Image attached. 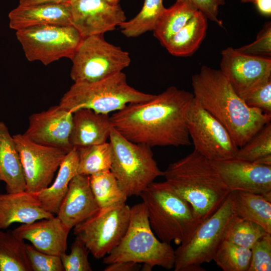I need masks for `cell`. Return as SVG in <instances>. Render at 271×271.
I'll return each mask as SVG.
<instances>
[{"instance_id": "obj_34", "label": "cell", "mask_w": 271, "mask_h": 271, "mask_svg": "<svg viewBox=\"0 0 271 271\" xmlns=\"http://www.w3.org/2000/svg\"><path fill=\"white\" fill-rule=\"evenodd\" d=\"M271 156V123L265 124L243 146L239 148L235 158L256 163Z\"/></svg>"}, {"instance_id": "obj_36", "label": "cell", "mask_w": 271, "mask_h": 271, "mask_svg": "<svg viewBox=\"0 0 271 271\" xmlns=\"http://www.w3.org/2000/svg\"><path fill=\"white\" fill-rule=\"evenodd\" d=\"M251 249V259L248 271L271 270V233L259 238Z\"/></svg>"}, {"instance_id": "obj_43", "label": "cell", "mask_w": 271, "mask_h": 271, "mask_svg": "<svg viewBox=\"0 0 271 271\" xmlns=\"http://www.w3.org/2000/svg\"><path fill=\"white\" fill-rule=\"evenodd\" d=\"M70 0H19V5L31 6L43 4L62 3Z\"/></svg>"}, {"instance_id": "obj_7", "label": "cell", "mask_w": 271, "mask_h": 271, "mask_svg": "<svg viewBox=\"0 0 271 271\" xmlns=\"http://www.w3.org/2000/svg\"><path fill=\"white\" fill-rule=\"evenodd\" d=\"M109 139L113 153L110 170L127 197L139 196L156 178L163 176L151 147L128 141L113 127Z\"/></svg>"}, {"instance_id": "obj_13", "label": "cell", "mask_w": 271, "mask_h": 271, "mask_svg": "<svg viewBox=\"0 0 271 271\" xmlns=\"http://www.w3.org/2000/svg\"><path fill=\"white\" fill-rule=\"evenodd\" d=\"M13 137L22 164L26 191L38 193L48 187L70 151L37 144L24 134Z\"/></svg>"}, {"instance_id": "obj_30", "label": "cell", "mask_w": 271, "mask_h": 271, "mask_svg": "<svg viewBox=\"0 0 271 271\" xmlns=\"http://www.w3.org/2000/svg\"><path fill=\"white\" fill-rule=\"evenodd\" d=\"M165 9L163 0H145L142 9L134 17L119 25L121 33L126 37L133 38L153 31Z\"/></svg>"}, {"instance_id": "obj_42", "label": "cell", "mask_w": 271, "mask_h": 271, "mask_svg": "<svg viewBox=\"0 0 271 271\" xmlns=\"http://www.w3.org/2000/svg\"><path fill=\"white\" fill-rule=\"evenodd\" d=\"M254 4L258 11L264 15L271 14V0H255Z\"/></svg>"}, {"instance_id": "obj_4", "label": "cell", "mask_w": 271, "mask_h": 271, "mask_svg": "<svg viewBox=\"0 0 271 271\" xmlns=\"http://www.w3.org/2000/svg\"><path fill=\"white\" fill-rule=\"evenodd\" d=\"M139 196L146 205L151 227L161 241L183 244L202 222L191 204L165 181L153 182Z\"/></svg>"}, {"instance_id": "obj_8", "label": "cell", "mask_w": 271, "mask_h": 271, "mask_svg": "<svg viewBox=\"0 0 271 271\" xmlns=\"http://www.w3.org/2000/svg\"><path fill=\"white\" fill-rule=\"evenodd\" d=\"M230 193L217 211L197 226L190 238L175 250V271H205L201 265L213 260L233 214Z\"/></svg>"}, {"instance_id": "obj_12", "label": "cell", "mask_w": 271, "mask_h": 271, "mask_svg": "<svg viewBox=\"0 0 271 271\" xmlns=\"http://www.w3.org/2000/svg\"><path fill=\"white\" fill-rule=\"evenodd\" d=\"M194 150L210 161L235 158L239 148L223 125L194 98L186 113Z\"/></svg>"}, {"instance_id": "obj_23", "label": "cell", "mask_w": 271, "mask_h": 271, "mask_svg": "<svg viewBox=\"0 0 271 271\" xmlns=\"http://www.w3.org/2000/svg\"><path fill=\"white\" fill-rule=\"evenodd\" d=\"M0 180L6 184L7 193L26 190L20 155L7 125L0 121Z\"/></svg>"}, {"instance_id": "obj_15", "label": "cell", "mask_w": 271, "mask_h": 271, "mask_svg": "<svg viewBox=\"0 0 271 271\" xmlns=\"http://www.w3.org/2000/svg\"><path fill=\"white\" fill-rule=\"evenodd\" d=\"M70 4L71 25L82 38L103 35L126 20L119 4L106 0H74Z\"/></svg>"}, {"instance_id": "obj_29", "label": "cell", "mask_w": 271, "mask_h": 271, "mask_svg": "<svg viewBox=\"0 0 271 271\" xmlns=\"http://www.w3.org/2000/svg\"><path fill=\"white\" fill-rule=\"evenodd\" d=\"M78 174L90 176L110 170L112 161V148L109 142L77 148Z\"/></svg>"}, {"instance_id": "obj_41", "label": "cell", "mask_w": 271, "mask_h": 271, "mask_svg": "<svg viewBox=\"0 0 271 271\" xmlns=\"http://www.w3.org/2000/svg\"><path fill=\"white\" fill-rule=\"evenodd\" d=\"M139 263L132 261H118L111 263L105 267L104 271H133L139 269Z\"/></svg>"}, {"instance_id": "obj_25", "label": "cell", "mask_w": 271, "mask_h": 271, "mask_svg": "<svg viewBox=\"0 0 271 271\" xmlns=\"http://www.w3.org/2000/svg\"><path fill=\"white\" fill-rule=\"evenodd\" d=\"M230 194L234 215L258 224L271 233V199L240 190L231 191Z\"/></svg>"}, {"instance_id": "obj_22", "label": "cell", "mask_w": 271, "mask_h": 271, "mask_svg": "<svg viewBox=\"0 0 271 271\" xmlns=\"http://www.w3.org/2000/svg\"><path fill=\"white\" fill-rule=\"evenodd\" d=\"M112 128L108 114L88 108L78 109L73 113L70 143L76 148L104 143Z\"/></svg>"}, {"instance_id": "obj_6", "label": "cell", "mask_w": 271, "mask_h": 271, "mask_svg": "<svg viewBox=\"0 0 271 271\" xmlns=\"http://www.w3.org/2000/svg\"><path fill=\"white\" fill-rule=\"evenodd\" d=\"M155 95L129 85L125 74L120 72L95 81L74 82L61 98L59 105L72 113L88 108L108 114L129 103L149 100Z\"/></svg>"}, {"instance_id": "obj_45", "label": "cell", "mask_w": 271, "mask_h": 271, "mask_svg": "<svg viewBox=\"0 0 271 271\" xmlns=\"http://www.w3.org/2000/svg\"><path fill=\"white\" fill-rule=\"evenodd\" d=\"M106 1L113 4H119L120 0H106Z\"/></svg>"}, {"instance_id": "obj_11", "label": "cell", "mask_w": 271, "mask_h": 271, "mask_svg": "<svg viewBox=\"0 0 271 271\" xmlns=\"http://www.w3.org/2000/svg\"><path fill=\"white\" fill-rule=\"evenodd\" d=\"M16 36L27 60L45 66L62 58L71 59L83 39L71 25L32 27L17 31Z\"/></svg>"}, {"instance_id": "obj_17", "label": "cell", "mask_w": 271, "mask_h": 271, "mask_svg": "<svg viewBox=\"0 0 271 271\" xmlns=\"http://www.w3.org/2000/svg\"><path fill=\"white\" fill-rule=\"evenodd\" d=\"M72 118L73 113L59 105L53 106L31 114L23 134L37 144L70 151L74 148L69 141Z\"/></svg>"}, {"instance_id": "obj_27", "label": "cell", "mask_w": 271, "mask_h": 271, "mask_svg": "<svg viewBox=\"0 0 271 271\" xmlns=\"http://www.w3.org/2000/svg\"><path fill=\"white\" fill-rule=\"evenodd\" d=\"M197 10L190 4L176 1L158 19L153 31L154 36L164 47L193 16Z\"/></svg>"}, {"instance_id": "obj_38", "label": "cell", "mask_w": 271, "mask_h": 271, "mask_svg": "<svg viewBox=\"0 0 271 271\" xmlns=\"http://www.w3.org/2000/svg\"><path fill=\"white\" fill-rule=\"evenodd\" d=\"M242 99L248 106L271 115V79L248 93Z\"/></svg>"}, {"instance_id": "obj_26", "label": "cell", "mask_w": 271, "mask_h": 271, "mask_svg": "<svg viewBox=\"0 0 271 271\" xmlns=\"http://www.w3.org/2000/svg\"><path fill=\"white\" fill-rule=\"evenodd\" d=\"M207 20L202 12L197 10L165 45L169 53L177 57H188L193 54L205 37Z\"/></svg>"}, {"instance_id": "obj_33", "label": "cell", "mask_w": 271, "mask_h": 271, "mask_svg": "<svg viewBox=\"0 0 271 271\" xmlns=\"http://www.w3.org/2000/svg\"><path fill=\"white\" fill-rule=\"evenodd\" d=\"M251 249L223 240L213 260L223 271H248Z\"/></svg>"}, {"instance_id": "obj_9", "label": "cell", "mask_w": 271, "mask_h": 271, "mask_svg": "<svg viewBox=\"0 0 271 271\" xmlns=\"http://www.w3.org/2000/svg\"><path fill=\"white\" fill-rule=\"evenodd\" d=\"M71 60L70 76L74 82L95 81L122 72L131 62L127 52L107 42L103 35L83 38Z\"/></svg>"}, {"instance_id": "obj_44", "label": "cell", "mask_w": 271, "mask_h": 271, "mask_svg": "<svg viewBox=\"0 0 271 271\" xmlns=\"http://www.w3.org/2000/svg\"><path fill=\"white\" fill-rule=\"evenodd\" d=\"M255 0H240L241 3H254Z\"/></svg>"}, {"instance_id": "obj_2", "label": "cell", "mask_w": 271, "mask_h": 271, "mask_svg": "<svg viewBox=\"0 0 271 271\" xmlns=\"http://www.w3.org/2000/svg\"><path fill=\"white\" fill-rule=\"evenodd\" d=\"M194 98L227 130L238 148L265 124L271 115L248 106L220 70L203 66L192 77Z\"/></svg>"}, {"instance_id": "obj_35", "label": "cell", "mask_w": 271, "mask_h": 271, "mask_svg": "<svg viewBox=\"0 0 271 271\" xmlns=\"http://www.w3.org/2000/svg\"><path fill=\"white\" fill-rule=\"evenodd\" d=\"M89 250L84 243L76 237L71 247V251L64 253L60 258L65 271H91L88 260Z\"/></svg>"}, {"instance_id": "obj_24", "label": "cell", "mask_w": 271, "mask_h": 271, "mask_svg": "<svg viewBox=\"0 0 271 271\" xmlns=\"http://www.w3.org/2000/svg\"><path fill=\"white\" fill-rule=\"evenodd\" d=\"M78 156L77 148H73L61 164L53 183L37 193L43 208L57 215L72 178L78 174Z\"/></svg>"}, {"instance_id": "obj_18", "label": "cell", "mask_w": 271, "mask_h": 271, "mask_svg": "<svg viewBox=\"0 0 271 271\" xmlns=\"http://www.w3.org/2000/svg\"><path fill=\"white\" fill-rule=\"evenodd\" d=\"M70 230L56 216L22 224L13 230L23 240L30 241L37 250L57 255L66 252Z\"/></svg>"}, {"instance_id": "obj_28", "label": "cell", "mask_w": 271, "mask_h": 271, "mask_svg": "<svg viewBox=\"0 0 271 271\" xmlns=\"http://www.w3.org/2000/svg\"><path fill=\"white\" fill-rule=\"evenodd\" d=\"M0 271H32L24 240L0 229Z\"/></svg>"}, {"instance_id": "obj_3", "label": "cell", "mask_w": 271, "mask_h": 271, "mask_svg": "<svg viewBox=\"0 0 271 271\" xmlns=\"http://www.w3.org/2000/svg\"><path fill=\"white\" fill-rule=\"evenodd\" d=\"M165 182L192 206L201 222L211 216L231 191L212 161L194 151L164 171Z\"/></svg>"}, {"instance_id": "obj_32", "label": "cell", "mask_w": 271, "mask_h": 271, "mask_svg": "<svg viewBox=\"0 0 271 271\" xmlns=\"http://www.w3.org/2000/svg\"><path fill=\"white\" fill-rule=\"evenodd\" d=\"M267 233L258 224L233 214L225 227L223 240L251 249L254 243Z\"/></svg>"}, {"instance_id": "obj_21", "label": "cell", "mask_w": 271, "mask_h": 271, "mask_svg": "<svg viewBox=\"0 0 271 271\" xmlns=\"http://www.w3.org/2000/svg\"><path fill=\"white\" fill-rule=\"evenodd\" d=\"M9 18L10 27L16 31L43 25H71L70 2L19 5Z\"/></svg>"}, {"instance_id": "obj_5", "label": "cell", "mask_w": 271, "mask_h": 271, "mask_svg": "<svg viewBox=\"0 0 271 271\" xmlns=\"http://www.w3.org/2000/svg\"><path fill=\"white\" fill-rule=\"evenodd\" d=\"M175 260V250L170 243L159 240L154 233L146 205L142 202L130 208L129 222L124 235L118 244L104 257L103 262L143 263V270H151L155 266L173 268Z\"/></svg>"}, {"instance_id": "obj_39", "label": "cell", "mask_w": 271, "mask_h": 271, "mask_svg": "<svg viewBox=\"0 0 271 271\" xmlns=\"http://www.w3.org/2000/svg\"><path fill=\"white\" fill-rule=\"evenodd\" d=\"M236 49L238 51L248 55L270 56V22H268L264 25L262 29L258 33L256 39L253 42Z\"/></svg>"}, {"instance_id": "obj_40", "label": "cell", "mask_w": 271, "mask_h": 271, "mask_svg": "<svg viewBox=\"0 0 271 271\" xmlns=\"http://www.w3.org/2000/svg\"><path fill=\"white\" fill-rule=\"evenodd\" d=\"M186 2L197 10L202 12L207 19L216 23L220 27L223 26V22L218 18V10L220 6L225 4L224 0H176Z\"/></svg>"}, {"instance_id": "obj_16", "label": "cell", "mask_w": 271, "mask_h": 271, "mask_svg": "<svg viewBox=\"0 0 271 271\" xmlns=\"http://www.w3.org/2000/svg\"><path fill=\"white\" fill-rule=\"evenodd\" d=\"M212 163L231 192L240 190L271 199V166H264L236 158Z\"/></svg>"}, {"instance_id": "obj_10", "label": "cell", "mask_w": 271, "mask_h": 271, "mask_svg": "<svg viewBox=\"0 0 271 271\" xmlns=\"http://www.w3.org/2000/svg\"><path fill=\"white\" fill-rule=\"evenodd\" d=\"M130 207L125 202L100 208L87 219L73 228L80 239L96 258L109 254L120 242L128 226Z\"/></svg>"}, {"instance_id": "obj_14", "label": "cell", "mask_w": 271, "mask_h": 271, "mask_svg": "<svg viewBox=\"0 0 271 271\" xmlns=\"http://www.w3.org/2000/svg\"><path fill=\"white\" fill-rule=\"evenodd\" d=\"M220 71L242 98L271 79V59L246 54L229 47L221 51Z\"/></svg>"}, {"instance_id": "obj_19", "label": "cell", "mask_w": 271, "mask_h": 271, "mask_svg": "<svg viewBox=\"0 0 271 271\" xmlns=\"http://www.w3.org/2000/svg\"><path fill=\"white\" fill-rule=\"evenodd\" d=\"M99 208L91 189L89 176L78 174L71 180L56 215L71 230Z\"/></svg>"}, {"instance_id": "obj_20", "label": "cell", "mask_w": 271, "mask_h": 271, "mask_svg": "<svg viewBox=\"0 0 271 271\" xmlns=\"http://www.w3.org/2000/svg\"><path fill=\"white\" fill-rule=\"evenodd\" d=\"M54 216L43 208L37 193L25 190L0 194V229L13 223H30Z\"/></svg>"}, {"instance_id": "obj_46", "label": "cell", "mask_w": 271, "mask_h": 271, "mask_svg": "<svg viewBox=\"0 0 271 271\" xmlns=\"http://www.w3.org/2000/svg\"><path fill=\"white\" fill-rule=\"evenodd\" d=\"M74 1V0H70V2H71V1Z\"/></svg>"}, {"instance_id": "obj_31", "label": "cell", "mask_w": 271, "mask_h": 271, "mask_svg": "<svg viewBox=\"0 0 271 271\" xmlns=\"http://www.w3.org/2000/svg\"><path fill=\"white\" fill-rule=\"evenodd\" d=\"M89 181L92 192L99 208L125 202L128 198L110 170L89 176Z\"/></svg>"}, {"instance_id": "obj_37", "label": "cell", "mask_w": 271, "mask_h": 271, "mask_svg": "<svg viewBox=\"0 0 271 271\" xmlns=\"http://www.w3.org/2000/svg\"><path fill=\"white\" fill-rule=\"evenodd\" d=\"M28 257L33 271H64L60 256L42 252L26 244Z\"/></svg>"}, {"instance_id": "obj_1", "label": "cell", "mask_w": 271, "mask_h": 271, "mask_svg": "<svg viewBox=\"0 0 271 271\" xmlns=\"http://www.w3.org/2000/svg\"><path fill=\"white\" fill-rule=\"evenodd\" d=\"M193 98V94L170 86L115 112L110 116L112 127L128 141L150 147L189 146L186 113Z\"/></svg>"}]
</instances>
